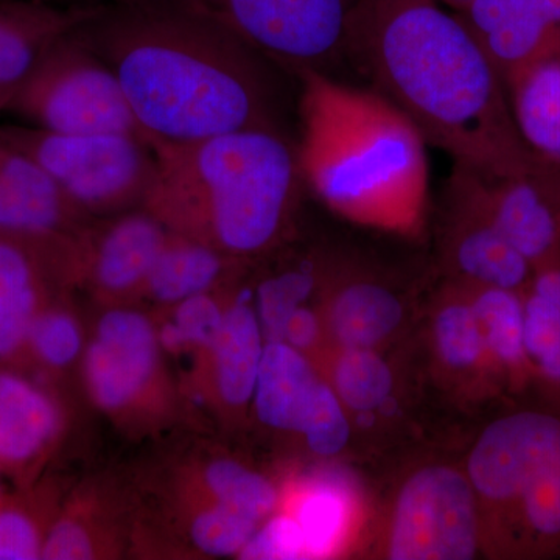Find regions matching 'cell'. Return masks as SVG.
Listing matches in <instances>:
<instances>
[{
  "label": "cell",
  "instance_id": "obj_1",
  "mask_svg": "<svg viewBox=\"0 0 560 560\" xmlns=\"http://www.w3.org/2000/svg\"><path fill=\"white\" fill-rule=\"evenodd\" d=\"M79 32L116 72L150 145L285 130V70L189 0L98 3Z\"/></svg>",
  "mask_w": 560,
  "mask_h": 560
},
{
  "label": "cell",
  "instance_id": "obj_2",
  "mask_svg": "<svg viewBox=\"0 0 560 560\" xmlns=\"http://www.w3.org/2000/svg\"><path fill=\"white\" fill-rule=\"evenodd\" d=\"M349 57L455 164L500 178L544 162L522 139L499 73L436 0H355Z\"/></svg>",
  "mask_w": 560,
  "mask_h": 560
},
{
  "label": "cell",
  "instance_id": "obj_3",
  "mask_svg": "<svg viewBox=\"0 0 560 560\" xmlns=\"http://www.w3.org/2000/svg\"><path fill=\"white\" fill-rule=\"evenodd\" d=\"M298 160L305 187L342 219L416 234L429 206L427 140L377 91L298 73Z\"/></svg>",
  "mask_w": 560,
  "mask_h": 560
},
{
  "label": "cell",
  "instance_id": "obj_4",
  "mask_svg": "<svg viewBox=\"0 0 560 560\" xmlns=\"http://www.w3.org/2000/svg\"><path fill=\"white\" fill-rule=\"evenodd\" d=\"M151 149L156 171L143 206L168 231L238 264L261 259L289 237L305 183L287 130L249 128Z\"/></svg>",
  "mask_w": 560,
  "mask_h": 560
},
{
  "label": "cell",
  "instance_id": "obj_5",
  "mask_svg": "<svg viewBox=\"0 0 560 560\" xmlns=\"http://www.w3.org/2000/svg\"><path fill=\"white\" fill-rule=\"evenodd\" d=\"M481 525L493 559L560 556V410L525 408L492 420L467 456Z\"/></svg>",
  "mask_w": 560,
  "mask_h": 560
},
{
  "label": "cell",
  "instance_id": "obj_6",
  "mask_svg": "<svg viewBox=\"0 0 560 560\" xmlns=\"http://www.w3.org/2000/svg\"><path fill=\"white\" fill-rule=\"evenodd\" d=\"M0 135L35 158L91 219L140 208L147 200L156 156L142 136L65 135L31 125H2Z\"/></svg>",
  "mask_w": 560,
  "mask_h": 560
},
{
  "label": "cell",
  "instance_id": "obj_7",
  "mask_svg": "<svg viewBox=\"0 0 560 560\" xmlns=\"http://www.w3.org/2000/svg\"><path fill=\"white\" fill-rule=\"evenodd\" d=\"M79 27L47 51L11 114L51 132H124L145 138L116 72L84 40Z\"/></svg>",
  "mask_w": 560,
  "mask_h": 560
},
{
  "label": "cell",
  "instance_id": "obj_8",
  "mask_svg": "<svg viewBox=\"0 0 560 560\" xmlns=\"http://www.w3.org/2000/svg\"><path fill=\"white\" fill-rule=\"evenodd\" d=\"M291 77L348 58L355 0H189Z\"/></svg>",
  "mask_w": 560,
  "mask_h": 560
},
{
  "label": "cell",
  "instance_id": "obj_9",
  "mask_svg": "<svg viewBox=\"0 0 560 560\" xmlns=\"http://www.w3.org/2000/svg\"><path fill=\"white\" fill-rule=\"evenodd\" d=\"M480 551V512L466 469L427 464L412 470L390 504L383 558L469 560Z\"/></svg>",
  "mask_w": 560,
  "mask_h": 560
},
{
  "label": "cell",
  "instance_id": "obj_10",
  "mask_svg": "<svg viewBox=\"0 0 560 560\" xmlns=\"http://www.w3.org/2000/svg\"><path fill=\"white\" fill-rule=\"evenodd\" d=\"M160 335L145 313L110 307L81 357L91 399L113 418L147 410L161 393Z\"/></svg>",
  "mask_w": 560,
  "mask_h": 560
},
{
  "label": "cell",
  "instance_id": "obj_11",
  "mask_svg": "<svg viewBox=\"0 0 560 560\" xmlns=\"http://www.w3.org/2000/svg\"><path fill=\"white\" fill-rule=\"evenodd\" d=\"M445 206L444 256L456 279L525 293L533 265L493 223L482 175L455 164L445 190Z\"/></svg>",
  "mask_w": 560,
  "mask_h": 560
},
{
  "label": "cell",
  "instance_id": "obj_12",
  "mask_svg": "<svg viewBox=\"0 0 560 560\" xmlns=\"http://www.w3.org/2000/svg\"><path fill=\"white\" fill-rule=\"evenodd\" d=\"M77 282L75 237L50 242L0 232V364H20L33 320Z\"/></svg>",
  "mask_w": 560,
  "mask_h": 560
},
{
  "label": "cell",
  "instance_id": "obj_13",
  "mask_svg": "<svg viewBox=\"0 0 560 560\" xmlns=\"http://www.w3.org/2000/svg\"><path fill=\"white\" fill-rule=\"evenodd\" d=\"M171 231L145 206L92 219L77 234V278L110 302L142 294Z\"/></svg>",
  "mask_w": 560,
  "mask_h": 560
},
{
  "label": "cell",
  "instance_id": "obj_14",
  "mask_svg": "<svg viewBox=\"0 0 560 560\" xmlns=\"http://www.w3.org/2000/svg\"><path fill=\"white\" fill-rule=\"evenodd\" d=\"M65 427L55 385L21 364H0V474L18 489L38 482Z\"/></svg>",
  "mask_w": 560,
  "mask_h": 560
},
{
  "label": "cell",
  "instance_id": "obj_15",
  "mask_svg": "<svg viewBox=\"0 0 560 560\" xmlns=\"http://www.w3.org/2000/svg\"><path fill=\"white\" fill-rule=\"evenodd\" d=\"M485 178L493 223L533 265L560 257V171L541 162L534 171Z\"/></svg>",
  "mask_w": 560,
  "mask_h": 560
},
{
  "label": "cell",
  "instance_id": "obj_16",
  "mask_svg": "<svg viewBox=\"0 0 560 560\" xmlns=\"http://www.w3.org/2000/svg\"><path fill=\"white\" fill-rule=\"evenodd\" d=\"M456 10L506 88L560 50V32L530 0H469Z\"/></svg>",
  "mask_w": 560,
  "mask_h": 560
},
{
  "label": "cell",
  "instance_id": "obj_17",
  "mask_svg": "<svg viewBox=\"0 0 560 560\" xmlns=\"http://www.w3.org/2000/svg\"><path fill=\"white\" fill-rule=\"evenodd\" d=\"M94 9L95 5L0 0V114H11L47 51L83 24Z\"/></svg>",
  "mask_w": 560,
  "mask_h": 560
},
{
  "label": "cell",
  "instance_id": "obj_18",
  "mask_svg": "<svg viewBox=\"0 0 560 560\" xmlns=\"http://www.w3.org/2000/svg\"><path fill=\"white\" fill-rule=\"evenodd\" d=\"M0 187L11 231L38 241H69L92 220L81 212L35 158L0 135Z\"/></svg>",
  "mask_w": 560,
  "mask_h": 560
},
{
  "label": "cell",
  "instance_id": "obj_19",
  "mask_svg": "<svg viewBox=\"0 0 560 560\" xmlns=\"http://www.w3.org/2000/svg\"><path fill=\"white\" fill-rule=\"evenodd\" d=\"M326 329L337 349H374L399 331L404 302L386 282L340 265L327 282Z\"/></svg>",
  "mask_w": 560,
  "mask_h": 560
},
{
  "label": "cell",
  "instance_id": "obj_20",
  "mask_svg": "<svg viewBox=\"0 0 560 560\" xmlns=\"http://www.w3.org/2000/svg\"><path fill=\"white\" fill-rule=\"evenodd\" d=\"M279 508L300 526L307 559L337 558L348 550L361 521L359 492L334 471L312 475L280 492Z\"/></svg>",
  "mask_w": 560,
  "mask_h": 560
},
{
  "label": "cell",
  "instance_id": "obj_21",
  "mask_svg": "<svg viewBox=\"0 0 560 560\" xmlns=\"http://www.w3.org/2000/svg\"><path fill=\"white\" fill-rule=\"evenodd\" d=\"M324 383L311 357L285 341L265 342L253 397L257 418L268 429L304 433Z\"/></svg>",
  "mask_w": 560,
  "mask_h": 560
},
{
  "label": "cell",
  "instance_id": "obj_22",
  "mask_svg": "<svg viewBox=\"0 0 560 560\" xmlns=\"http://www.w3.org/2000/svg\"><path fill=\"white\" fill-rule=\"evenodd\" d=\"M265 342L256 307L243 298L226 302L219 330L202 350L210 385L224 407L242 410L253 404Z\"/></svg>",
  "mask_w": 560,
  "mask_h": 560
},
{
  "label": "cell",
  "instance_id": "obj_23",
  "mask_svg": "<svg viewBox=\"0 0 560 560\" xmlns=\"http://www.w3.org/2000/svg\"><path fill=\"white\" fill-rule=\"evenodd\" d=\"M241 265L208 243L171 231L140 296L173 307L220 290Z\"/></svg>",
  "mask_w": 560,
  "mask_h": 560
},
{
  "label": "cell",
  "instance_id": "obj_24",
  "mask_svg": "<svg viewBox=\"0 0 560 560\" xmlns=\"http://www.w3.org/2000/svg\"><path fill=\"white\" fill-rule=\"evenodd\" d=\"M460 283L469 296L490 357L504 385L512 390L528 388L533 385V370L525 348L523 294L493 287Z\"/></svg>",
  "mask_w": 560,
  "mask_h": 560
},
{
  "label": "cell",
  "instance_id": "obj_25",
  "mask_svg": "<svg viewBox=\"0 0 560 560\" xmlns=\"http://www.w3.org/2000/svg\"><path fill=\"white\" fill-rule=\"evenodd\" d=\"M506 91L528 149L560 171V50L522 72Z\"/></svg>",
  "mask_w": 560,
  "mask_h": 560
},
{
  "label": "cell",
  "instance_id": "obj_26",
  "mask_svg": "<svg viewBox=\"0 0 560 560\" xmlns=\"http://www.w3.org/2000/svg\"><path fill=\"white\" fill-rule=\"evenodd\" d=\"M431 337L438 361L452 375L493 377L504 385L463 283H456L436 305Z\"/></svg>",
  "mask_w": 560,
  "mask_h": 560
},
{
  "label": "cell",
  "instance_id": "obj_27",
  "mask_svg": "<svg viewBox=\"0 0 560 560\" xmlns=\"http://www.w3.org/2000/svg\"><path fill=\"white\" fill-rule=\"evenodd\" d=\"M65 293L47 302L33 320L20 361L21 366L27 368L51 385L84 352L83 329L66 302Z\"/></svg>",
  "mask_w": 560,
  "mask_h": 560
},
{
  "label": "cell",
  "instance_id": "obj_28",
  "mask_svg": "<svg viewBox=\"0 0 560 560\" xmlns=\"http://www.w3.org/2000/svg\"><path fill=\"white\" fill-rule=\"evenodd\" d=\"M327 381L349 416L360 419L385 411L396 388L393 370L374 349H337Z\"/></svg>",
  "mask_w": 560,
  "mask_h": 560
},
{
  "label": "cell",
  "instance_id": "obj_29",
  "mask_svg": "<svg viewBox=\"0 0 560 560\" xmlns=\"http://www.w3.org/2000/svg\"><path fill=\"white\" fill-rule=\"evenodd\" d=\"M55 515L54 492L40 482L0 500V560L43 559Z\"/></svg>",
  "mask_w": 560,
  "mask_h": 560
},
{
  "label": "cell",
  "instance_id": "obj_30",
  "mask_svg": "<svg viewBox=\"0 0 560 560\" xmlns=\"http://www.w3.org/2000/svg\"><path fill=\"white\" fill-rule=\"evenodd\" d=\"M198 499L217 501L265 522L278 510L280 492L272 481L234 459H213L198 475Z\"/></svg>",
  "mask_w": 560,
  "mask_h": 560
},
{
  "label": "cell",
  "instance_id": "obj_31",
  "mask_svg": "<svg viewBox=\"0 0 560 560\" xmlns=\"http://www.w3.org/2000/svg\"><path fill=\"white\" fill-rule=\"evenodd\" d=\"M337 265L305 261L289 270L276 272L260 283L256 312L265 341L283 340L290 316L308 301L320 282L330 278Z\"/></svg>",
  "mask_w": 560,
  "mask_h": 560
},
{
  "label": "cell",
  "instance_id": "obj_32",
  "mask_svg": "<svg viewBox=\"0 0 560 560\" xmlns=\"http://www.w3.org/2000/svg\"><path fill=\"white\" fill-rule=\"evenodd\" d=\"M525 348L533 385L544 390L550 407L560 410V305L526 290Z\"/></svg>",
  "mask_w": 560,
  "mask_h": 560
},
{
  "label": "cell",
  "instance_id": "obj_33",
  "mask_svg": "<svg viewBox=\"0 0 560 560\" xmlns=\"http://www.w3.org/2000/svg\"><path fill=\"white\" fill-rule=\"evenodd\" d=\"M264 522L226 504L198 499L191 508V544L209 556H238Z\"/></svg>",
  "mask_w": 560,
  "mask_h": 560
},
{
  "label": "cell",
  "instance_id": "obj_34",
  "mask_svg": "<svg viewBox=\"0 0 560 560\" xmlns=\"http://www.w3.org/2000/svg\"><path fill=\"white\" fill-rule=\"evenodd\" d=\"M217 291L198 294L171 307V323L158 330L162 349L176 353L184 350L202 352L208 348L226 307V302L220 300Z\"/></svg>",
  "mask_w": 560,
  "mask_h": 560
},
{
  "label": "cell",
  "instance_id": "obj_35",
  "mask_svg": "<svg viewBox=\"0 0 560 560\" xmlns=\"http://www.w3.org/2000/svg\"><path fill=\"white\" fill-rule=\"evenodd\" d=\"M350 434L349 412L326 378L315 411L301 436L313 455L331 458L348 447Z\"/></svg>",
  "mask_w": 560,
  "mask_h": 560
},
{
  "label": "cell",
  "instance_id": "obj_36",
  "mask_svg": "<svg viewBox=\"0 0 560 560\" xmlns=\"http://www.w3.org/2000/svg\"><path fill=\"white\" fill-rule=\"evenodd\" d=\"M241 559L291 560L307 559L304 539L296 521L282 508L272 512L261 523L248 544L245 545Z\"/></svg>",
  "mask_w": 560,
  "mask_h": 560
},
{
  "label": "cell",
  "instance_id": "obj_37",
  "mask_svg": "<svg viewBox=\"0 0 560 560\" xmlns=\"http://www.w3.org/2000/svg\"><path fill=\"white\" fill-rule=\"evenodd\" d=\"M323 327L324 319L319 318L318 313L302 305L290 316L285 331H283L282 341L311 357L313 350L318 348L320 338H323Z\"/></svg>",
  "mask_w": 560,
  "mask_h": 560
},
{
  "label": "cell",
  "instance_id": "obj_38",
  "mask_svg": "<svg viewBox=\"0 0 560 560\" xmlns=\"http://www.w3.org/2000/svg\"><path fill=\"white\" fill-rule=\"evenodd\" d=\"M530 2L560 32V0H530Z\"/></svg>",
  "mask_w": 560,
  "mask_h": 560
},
{
  "label": "cell",
  "instance_id": "obj_39",
  "mask_svg": "<svg viewBox=\"0 0 560 560\" xmlns=\"http://www.w3.org/2000/svg\"><path fill=\"white\" fill-rule=\"evenodd\" d=\"M0 232H2V234H13V232H11L9 206H7L2 187H0Z\"/></svg>",
  "mask_w": 560,
  "mask_h": 560
},
{
  "label": "cell",
  "instance_id": "obj_40",
  "mask_svg": "<svg viewBox=\"0 0 560 560\" xmlns=\"http://www.w3.org/2000/svg\"><path fill=\"white\" fill-rule=\"evenodd\" d=\"M445 2L452 3L453 7L459 9L460 5H464V3L469 2V0H445Z\"/></svg>",
  "mask_w": 560,
  "mask_h": 560
},
{
  "label": "cell",
  "instance_id": "obj_41",
  "mask_svg": "<svg viewBox=\"0 0 560 560\" xmlns=\"http://www.w3.org/2000/svg\"><path fill=\"white\" fill-rule=\"evenodd\" d=\"M0 477H2V474H0ZM3 497H5V492H3V489H2V481H0V500H2Z\"/></svg>",
  "mask_w": 560,
  "mask_h": 560
},
{
  "label": "cell",
  "instance_id": "obj_42",
  "mask_svg": "<svg viewBox=\"0 0 560 560\" xmlns=\"http://www.w3.org/2000/svg\"><path fill=\"white\" fill-rule=\"evenodd\" d=\"M32 2H47V3H57V0H32Z\"/></svg>",
  "mask_w": 560,
  "mask_h": 560
}]
</instances>
